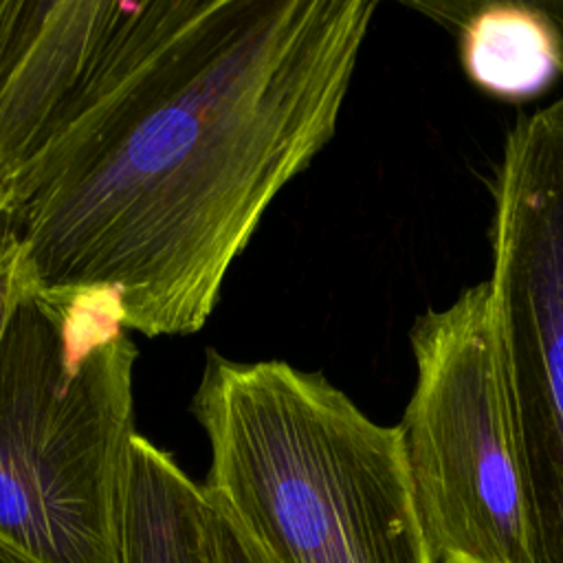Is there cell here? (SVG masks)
I'll list each match as a JSON object with an SVG mask.
<instances>
[{
	"instance_id": "7a4b0ae2",
	"label": "cell",
	"mask_w": 563,
	"mask_h": 563,
	"mask_svg": "<svg viewBox=\"0 0 563 563\" xmlns=\"http://www.w3.org/2000/svg\"><path fill=\"white\" fill-rule=\"evenodd\" d=\"M191 413L205 490L271 563H435L398 424H380L319 372L207 352Z\"/></svg>"
},
{
	"instance_id": "9c48e42d",
	"label": "cell",
	"mask_w": 563,
	"mask_h": 563,
	"mask_svg": "<svg viewBox=\"0 0 563 563\" xmlns=\"http://www.w3.org/2000/svg\"><path fill=\"white\" fill-rule=\"evenodd\" d=\"M200 563H271L209 493L202 515Z\"/></svg>"
},
{
	"instance_id": "277c9868",
	"label": "cell",
	"mask_w": 563,
	"mask_h": 563,
	"mask_svg": "<svg viewBox=\"0 0 563 563\" xmlns=\"http://www.w3.org/2000/svg\"><path fill=\"white\" fill-rule=\"evenodd\" d=\"M398 422L435 563H530L526 493L488 279L413 321Z\"/></svg>"
},
{
	"instance_id": "ba28073f",
	"label": "cell",
	"mask_w": 563,
	"mask_h": 563,
	"mask_svg": "<svg viewBox=\"0 0 563 563\" xmlns=\"http://www.w3.org/2000/svg\"><path fill=\"white\" fill-rule=\"evenodd\" d=\"M207 493L169 453L134 433L121 563H200Z\"/></svg>"
},
{
	"instance_id": "5b68a950",
	"label": "cell",
	"mask_w": 563,
	"mask_h": 563,
	"mask_svg": "<svg viewBox=\"0 0 563 563\" xmlns=\"http://www.w3.org/2000/svg\"><path fill=\"white\" fill-rule=\"evenodd\" d=\"M490 255L530 563H563V90L508 130Z\"/></svg>"
},
{
	"instance_id": "52a82bcc",
	"label": "cell",
	"mask_w": 563,
	"mask_h": 563,
	"mask_svg": "<svg viewBox=\"0 0 563 563\" xmlns=\"http://www.w3.org/2000/svg\"><path fill=\"white\" fill-rule=\"evenodd\" d=\"M457 29L460 62L484 92L528 101L563 79V2H407Z\"/></svg>"
},
{
	"instance_id": "8992f818",
	"label": "cell",
	"mask_w": 563,
	"mask_h": 563,
	"mask_svg": "<svg viewBox=\"0 0 563 563\" xmlns=\"http://www.w3.org/2000/svg\"><path fill=\"white\" fill-rule=\"evenodd\" d=\"M191 0H0V198L123 81Z\"/></svg>"
},
{
	"instance_id": "6da1fadb",
	"label": "cell",
	"mask_w": 563,
	"mask_h": 563,
	"mask_svg": "<svg viewBox=\"0 0 563 563\" xmlns=\"http://www.w3.org/2000/svg\"><path fill=\"white\" fill-rule=\"evenodd\" d=\"M374 0H191L0 209L24 279L150 339L198 332L277 194L332 141Z\"/></svg>"
},
{
	"instance_id": "8fae6325",
	"label": "cell",
	"mask_w": 563,
	"mask_h": 563,
	"mask_svg": "<svg viewBox=\"0 0 563 563\" xmlns=\"http://www.w3.org/2000/svg\"><path fill=\"white\" fill-rule=\"evenodd\" d=\"M0 563H35L0 539Z\"/></svg>"
},
{
	"instance_id": "30bf717a",
	"label": "cell",
	"mask_w": 563,
	"mask_h": 563,
	"mask_svg": "<svg viewBox=\"0 0 563 563\" xmlns=\"http://www.w3.org/2000/svg\"><path fill=\"white\" fill-rule=\"evenodd\" d=\"M24 290L26 279L22 268L20 238L9 213L0 209V336Z\"/></svg>"
},
{
	"instance_id": "3957f363",
	"label": "cell",
	"mask_w": 563,
	"mask_h": 563,
	"mask_svg": "<svg viewBox=\"0 0 563 563\" xmlns=\"http://www.w3.org/2000/svg\"><path fill=\"white\" fill-rule=\"evenodd\" d=\"M136 345L103 306L22 292L0 336V539L35 563H121Z\"/></svg>"
}]
</instances>
